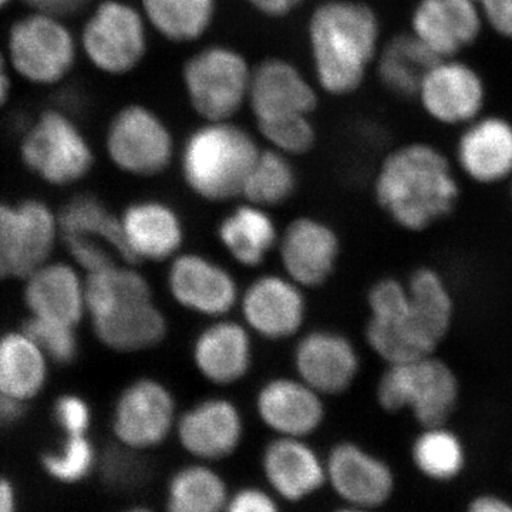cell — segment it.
<instances>
[{
	"mask_svg": "<svg viewBox=\"0 0 512 512\" xmlns=\"http://www.w3.org/2000/svg\"><path fill=\"white\" fill-rule=\"evenodd\" d=\"M367 349L383 363L436 355L450 336L457 303L439 269L420 265L410 274L377 278L366 292Z\"/></svg>",
	"mask_w": 512,
	"mask_h": 512,
	"instance_id": "cell-1",
	"label": "cell"
},
{
	"mask_svg": "<svg viewBox=\"0 0 512 512\" xmlns=\"http://www.w3.org/2000/svg\"><path fill=\"white\" fill-rule=\"evenodd\" d=\"M372 194L394 227L424 234L453 217L463 197V178L443 148L410 140L387 150L379 161Z\"/></svg>",
	"mask_w": 512,
	"mask_h": 512,
	"instance_id": "cell-2",
	"label": "cell"
},
{
	"mask_svg": "<svg viewBox=\"0 0 512 512\" xmlns=\"http://www.w3.org/2000/svg\"><path fill=\"white\" fill-rule=\"evenodd\" d=\"M86 299L94 336L111 352H147L158 348L170 333L153 286L136 265L119 262L87 274Z\"/></svg>",
	"mask_w": 512,
	"mask_h": 512,
	"instance_id": "cell-3",
	"label": "cell"
},
{
	"mask_svg": "<svg viewBox=\"0 0 512 512\" xmlns=\"http://www.w3.org/2000/svg\"><path fill=\"white\" fill-rule=\"evenodd\" d=\"M320 87L332 96L356 93L375 69L384 42L382 20L359 0H328L309 23Z\"/></svg>",
	"mask_w": 512,
	"mask_h": 512,
	"instance_id": "cell-4",
	"label": "cell"
},
{
	"mask_svg": "<svg viewBox=\"0 0 512 512\" xmlns=\"http://www.w3.org/2000/svg\"><path fill=\"white\" fill-rule=\"evenodd\" d=\"M460 400V377L439 353L384 365L375 384L382 412L410 414L419 427L450 423Z\"/></svg>",
	"mask_w": 512,
	"mask_h": 512,
	"instance_id": "cell-5",
	"label": "cell"
},
{
	"mask_svg": "<svg viewBox=\"0 0 512 512\" xmlns=\"http://www.w3.org/2000/svg\"><path fill=\"white\" fill-rule=\"evenodd\" d=\"M259 151L254 138L225 121L195 131L183 151L187 187L201 200L225 202L242 194Z\"/></svg>",
	"mask_w": 512,
	"mask_h": 512,
	"instance_id": "cell-6",
	"label": "cell"
},
{
	"mask_svg": "<svg viewBox=\"0 0 512 512\" xmlns=\"http://www.w3.org/2000/svg\"><path fill=\"white\" fill-rule=\"evenodd\" d=\"M12 73L33 86H53L72 72L77 43L62 18L29 10L13 20L5 39Z\"/></svg>",
	"mask_w": 512,
	"mask_h": 512,
	"instance_id": "cell-7",
	"label": "cell"
},
{
	"mask_svg": "<svg viewBox=\"0 0 512 512\" xmlns=\"http://www.w3.org/2000/svg\"><path fill=\"white\" fill-rule=\"evenodd\" d=\"M28 170L52 185H69L92 171L94 156L80 128L62 110L42 111L20 140Z\"/></svg>",
	"mask_w": 512,
	"mask_h": 512,
	"instance_id": "cell-8",
	"label": "cell"
},
{
	"mask_svg": "<svg viewBox=\"0 0 512 512\" xmlns=\"http://www.w3.org/2000/svg\"><path fill=\"white\" fill-rule=\"evenodd\" d=\"M484 74L463 56L437 59L417 90L416 101L424 116L444 128L460 130L487 111Z\"/></svg>",
	"mask_w": 512,
	"mask_h": 512,
	"instance_id": "cell-9",
	"label": "cell"
},
{
	"mask_svg": "<svg viewBox=\"0 0 512 512\" xmlns=\"http://www.w3.org/2000/svg\"><path fill=\"white\" fill-rule=\"evenodd\" d=\"M173 390L156 377H137L127 383L114 402L111 430L116 441L138 451L161 446L177 426Z\"/></svg>",
	"mask_w": 512,
	"mask_h": 512,
	"instance_id": "cell-10",
	"label": "cell"
},
{
	"mask_svg": "<svg viewBox=\"0 0 512 512\" xmlns=\"http://www.w3.org/2000/svg\"><path fill=\"white\" fill-rule=\"evenodd\" d=\"M184 79L194 109L211 123H220L241 109L251 73L238 53L211 47L192 57L185 66Z\"/></svg>",
	"mask_w": 512,
	"mask_h": 512,
	"instance_id": "cell-11",
	"label": "cell"
},
{
	"mask_svg": "<svg viewBox=\"0 0 512 512\" xmlns=\"http://www.w3.org/2000/svg\"><path fill=\"white\" fill-rule=\"evenodd\" d=\"M292 363L296 376L326 399L350 392L363 365L355 340L332 328H315L299 336Z\"/></svg>",
	"mask_w": 512,
	"mask_h": 512,
	"instance_id": "cell-12",
	"label": "cell"
},
{
	"mask_svg": "<svg viewBox=\"0 0 512 512\" xmlns=\"http://www.w3.org/2000/svg\"><path fill=\"white\" fill-rule=\"evenodd\" d=\"M165 286L181 309L211 320L227 318L242 292L231 271L198 252H181L171 259Z\"/></svg>",
	"mask_w": 512,
	"mask_h": 512,
	"instance_id": "cell-13",
	"label": "cell"
},
{
	"mask_svg": "<svg viewBox=\"0 0 512 512\" xmlns=\"http://www.w3.org/2000/svg\"><path fill=\"white\" fill-rule=\"evenodd\" d=\"M59 231V218L45 202H0V278H28L47 264Z\"/></svg>",
	"mask_w": 512,
	"mask_h": 512,
	"instance_id": "cell-14",
	"label": "cell"
},
{
	"mask_svg": "<svg viewBox=\"0 0 512 512\" xmlns=\"http://www.w3.org/2000/svg\"><path fill=\"white\" fill-rule=\"evenodd\" d=\"M306 289L284 275H259L241 292L239 311L252 335L282 342L295 338L308 319Z\"/></svg>",
	"mask_w": 512,
	"mask_h": 512,
	"instance_id": "cell-15",
	"label": "cell"
},
{
	"mask_svg": "<svg viewBox=\"0 0 512 512\" xmlns=\"http://www.w3.org/2000/svg\"><path fill=\"white\" fill-rule=\"evenodd\" d=\"M457 131L451 158L463 181L484 188L507 185L512 178V119L485 111Z\"/></svg>",
	"mask_w": 512,
	"mask_h": 512,
	"instance_id": "cell-16",
	"label": "cell"
},
{
	"mask_svg": "<svg viewBox=\"0 0 512 512\" xmlns=\"http://www.w3.org/2000/svg\"><path fill=\"white\" fill-rule=\"evenodd\" d=\"M326 473L332 490L350 507L380 510L396 494L392 464L356 441H339L330 448Z\"/></svg>",
	"mask_w": 512,
	"mask_h": 512,
	"instance_id": "cell-17",
	"label": "cell"
},
{
	"mask_svg": "<svg viewBox=\"0 0 512 512\" xmlns=\"http://www.w3.org/2000/svg\"><path fill=\"white\" fill-rule=\"evenodd\" d=\"M276 251L284 274L308 291L322 288L338 271L342 239L329 222L301 215L286 225Z\"/></svg>",
	"mask_w": 512,
	"mask_h": 512,
	"instance_id": "cell-18",
	"label": "cell"
},
{
	"mask_svg": "<svg viewBox=\"0 0 512 512\" xmlns=\"http://www.w3.org/2000/svg\"><path fill=\"white\" fill-rule=\"evenodd\" d=\"M407 30L437 59H446L464 56L488 28L476 0H416Z\"/></svg>",
	"mask_w": 512,
	"mask_h": 512,
	"instance_id": "cell-19",
	"label": "cell"
},
{
	"mask_svg": "<svg viewBox=\"0 0 512 512\" xmlns=\"http://www.w3.org/2000/svg\"><path fill=\"white\" fill-rule=\"evenodd\" d=\"M173 138L151 111L140 106L121 110L107 134V153L123 173L154 177L173 160Z\"/></svg>",
	"mask_w": 512,
	"mask_h": 512,
	"instance_id": "cell-20",
	"label": "cell"
},
{
	"mask_svg": "<svg viewBox=\"0 0 512 512\" xmlns=\"http://www.w3.org/2000/svg\"><path fill=\"white\" fill-rule=\"evenodd\" d=\"M82 47L97 69L111 74L130 72L146 52L143 20L123 3H101L84 25Z\"/></svg>",
	"mask_w": 512,
	"mask_h": 512,
	"instance_id": "cell-21",
	"label": "cell"
},
{
	"mask_svg": "<svg viewBox=\"0 0 512 512\" xmlns=\"http://www.w3.org/2000/svg\"><path fill=\"white\" fill-rule=\"evenodd\" d=\"M180 446L200 461L231 457L244 439L241 409L228 397H205L178 416L175 426Z\"/></svg>",
	"mask_w": 512,
	"mask_h": 512,
	"instance_id": "cell-22",
	"label": "cell"
},
{
	"mask_svg": "<svg viewBox=\"0 0 512 512\" xmlns=\"http://www.w3.org/2000/svg\"><path fill=\"white\" fill-rule=\"evenodd\" d=\"M259 420L279 437L308 439L325 424L326 397L296 377L266 380L255 394Z\"/></svg>",
	"mask_w": 512,
	"mask_h": 512,
	"instance_id": "cell-23",
	"label": "cell"
},
{
	"mask_svg": "<svg viewBox=\"0 0 512 512\" xmlns=\"http://www.w3.org/2000/svg\"><path fill=\"white\" fill-rule=\"evenodd\" d=\"M254 339L244 322L231 318L211 320L192 340V365L214 386H234L254 367Z\"/></svg>",
	"mask_w": 512,
	"mask_h": 512,
	"instance_id": "cell-24",
	"label": "cell"
},
{
	"mask_svg": "<svg viewBox=\"0 0 512 512\" xmlns=\"http://www.w3.org/2000/svg\"><path fill=\"white\" fill-rule=\"evenodd\" d=\"M119 217L131 265L140 262H170L183 252L184 221L167 202L134 201L124 208Z\"/></svg>",
	"mask_w": 512,
	"mask_h": 512,
	"instance_id": "cell-25",
	"label": "cell"
},
{
	"mask_svg": "<svg viewBox=\"0 0 512 512\" xmlns=\"http://www.w3.org/2000/svg\"><path fill=\"white\" fill-rule=\"evenodd\" d=\"M262 470L275 493L288 501H302L328 483L326 460L306 439L276 437L262 454Z\"/></svg>",
	"mask_w": 512,
	"mask_h": 512,
	"instance_id": "cell-26",
	"label": "cell"
},
{
	"mask_svg": "<svg viewBox=\"0 0 512 512\" xmlns=\"http://www.w3.org/2000/svg\"><path fill=\"white\" fill-rule=\"evenodd\" d=\"M248 96L258 123L298 114L308 116L318 106L311 84L298 69L278 59L266 60L251 73Z\"/></svg>",
	"mask_w": 512,
	"mask_h": 512,
	"instance_id": "cell-27",
	"label": "cell"
},
{
	"mask_svg": "<svg viewBox=\"0 0 512 512\" xmlns=\"http://www.w3.org/2000/svg\"><path fill=\"white\" fill-rule=\"evenodd\" d=\"M25 296L33 318L76 328L87 315L86 279L63 262L42 265L30 274Z\"/></svg>",
	"mask_w": 512,
	"mask_h": 512,
	"instance_id": "cell-28",
	"label": "cell"
},
{
	"mask_svg": "<svg viewBox=\"0 0 512 512\" xmlns=\"http://www.w3.org/2000/svg\"><path fill=\"white\" fill-rule=\"evenodd\" d=\"M279 234L274 218L258 205H238L217 227V238L232 261L247 269L259 268L278 247Z\"/></svg>",
	"mask_w": 512,
	"mask_h": 512,
	"instance_id": "cell-29",
	"label": "cell"
},
{
	"mask_svg": "<svg viewBox=\"0 0 512 512\" xmlns=\"http://www.w3.org/2000/svg\"><path fill=\"white\" fill-rule=\"evenodd\" d=\"M437 57L409 30L384 39L375 63L377 80L397 99L414 100L423 77Z\"/></svg>",
	"mask_w": 512,
	"mask_h": 512,
	"instance_id": "cell-30",
	"label": "cell"
},
{
	"mask_svg": "<svg viewBox=\"0 0 512 512\" xmlns=\"http://www.w3.org/2000/svg\"><path fill=\"white\" fill-rule=\"evenodd\" d=\"M410 461L414 470L427 481L454 483L467 470V446L448 424L420 427L410 446Z\"/></svg>",
	"mask_w": 512,
	"mask_h": 512,
	"instance_id": "cell-31",
	"label": "cell"
},
{
	"mask_svg": "<svg viewBox=\"0 0 512 512\" xmlns=\"http://www.w3.org/2000/svg\"><path fill=\"white\" fill-rule=\"evenodd\" d=\"M47 357L28 333L0 339V390L16 399H32L45 387Z\"/></svg>",
	"mask_w": 512,
	"mask_h": 512,
	"instance_id": "cell-32",
	"label": "cell"
},
{
	"mask_svg": "<svg viewBox=\"0 0 512 512\" xmlns=\"http://www.w3.org/2000/svg\"><path fill=\"white\" fill-rule=\"evenodd\" d=\"M57 218L63 239L99 242L113 249L121 261L130 264L121 232L120 217L114 215L99 198L90 194L74 197L64 205Z\"/></svg>",
	"mask_w": 512,
	"mask_h": 512,
	"instance_id": "cell-33",
	"label": "cell"
},
{
	"mask_svg": "<svg viewBox=\"0 0 512 512\" xmlns=\"http://www.w3.org/2000/svg\"><path fill=\"white\" fill-rule=\"evenodd\" d=\"M224 478L205 464L180 468L167 490V512H224L227 507Z\"/></svg>",
	"mask_w": 512,
	"mask_h": 512,
	"instance_id": "cell-34",
	"label": "cell"
},
{
	"mask_svg": "<svg viewBox=\"0 0 512 512\" xmlns=\"http://www.w3.org/2000/svg\"><path fill=\"white\" fill-rule=\"evenodd\" d=\"M298 187L295 170L281 151H261L241 197L258 207H279L291 200Z\"/></svg>",
	"mask_w": 512,
	"mask_h": 512,
	"instance_id": "cell-35",
	"label": "cell"
},
{
	"mask_svg": "<svg viewBox=\"0 0 512 512\" xmlns=\"http://www.w3.org/2000/svg\"><path fill=\"white\" fill-rule=\"evenodd\" d=\"M148 19L175 42L197 39L210 26L214 0H143Z\"/></svg>",
	"mask_w": 512,
	"mask_h": 512,
	"instance_id": "cell-36",
	"label": "cell"
},
{
	"mask_svg": "<svg viewBox=\"0 0 512 512\" xmlns=\"http://www.w3.org/2000/svg\"><path fill=\"white\" fill-rule=\"evenodd\" d=\"M144 451L116 443L101 454L99 470L101 481L114 491H133L143 487L151 476V467Z\"/></svg>",
	"mask_w": 512,
	"mask_h": 512,
	"instance_id": "cell-37",
	"label": "cell"
},
{
	"mask_svg": "<svg viewBox=\"0 0 512 512\" xmlns=\"http://www.w3.org/2000/svg\"><path fill=\"white\" fill-rule=\"evenodd\" d=\"M96 464V450L87 436H67L66 443L59 451L43 456L46 473L64 484L84 480Z\"/></svg>",
	"mask_w": 512,
	"mask_h": 512,
	"instance_id": "cell-38",
	"label": "cell"
},
{
	"mask_svg": "<svg viewBox=\"0 0 512 512\" xmlns=\"http://www.w3.org/2000/svg\"><path fill=\"white\" fill-rule=\"evenodd\" d=\"M259 131L281 153L302 156L315 146L316 133L306 114L259 121Z\"/></svg>",
	"mask_w": 512,
	"mask_h": 512,
	"instance_id": "cell-39",
	"label": "cell"
},
{
	"mask_svg": "<svg viewBox=\"0 0 512 512\" xmlns=\"http://www.w3.org/2000/svg\"><path fill=\"white\" fill-rule=\"evenodd\" d=\"M25 332L35 340L47 359L59 365H70L79 355V340L74 326L32 318L26 325Z\"/></svg>",
	"mask_w": 512,
	"mask_h": 512,
	"instance_id": "cell-40",
	"label": "cell"
},
{
	"mask_svg": "<svg viewBox=\"0 0 512 512\" xmlns=\"http://www.w3.org/2000/svg\"><path fill=\"white\" fill-rule=\"evenodd\" d=\"M53 412L67 436H86L92 424V409L83 397L63 394L56 400Z\"/></svg>",
	"mask_w": 512,
	"mask_h": 512,
	"instance_id": "cell-41",
	"label": "cell"
},
{
	"mask_svg": "<svg viewBox=\"0 0 512 512\" xmlns=\"http://www.w3.org/2000/svg\"><path fill=\"white\" fill-rule=\"evenodd\" d=\"M487 28L512 43V0H481Z\"/></svg>",
	"mask_w": 512,
	"mask_h": 512,
	"instance_id": "cell-42",
	"label": "cell"
},
{
	"mask_svg": "<svg viewBox=\"0 0 512 512\" xmlns=\"http://www.w3.org/2000/svg\"><path fill=\"white\" fill-rule=\"evenodd\" d=\"M224 512H279V508L271 495L248 487L229 498Z\"/></svg>",
	"mask_w": 512,
	"mask_h": 512,
	"instance_id": "cell-43",
	"label": "cell"
},
{
	"mask_svg": "<svg viewBox=\"0 0 512 512\" xmlns=\"http://www.w3.org/2000/svg\"><path fill=\"white\" fill-rule=\"evenodd\" d=\"M29 10L49 13L57 18L76 15L89 5L90 0H22Z\"/></svg>",
	"mask_w": 512,
	"mask_h": 512,
	"instance_id": "cell-44",
	"label": "cell"
},
{
	"mask_svg": "<svg viewBox=\"0 0 512 512\" xmlns=\"http://www.w3.org/2000/svg\"><path fill=\"white\" fill-rule=\"evenodd\" d=\"M464 512H512V500L503 494L480 493L468 501Z\"/></svg>",
	"mask_w": 512,
	"mask_h": 512,
	"instance_id": "cell-45",
	"label": "cell"
},
{
	"mask_svg": "<svg viewBox=\"0 0 512 512\" xmlns=\"http://www.w3.org/2000/svg\"><path fill=\"white\" fill-rule=\"evenodd\" d=\"M22 400L0 390V426L15 423L23 416Z\"/></svg>",
	"mask_w": 512,
	"mask_h": 512,
	"instance_id": "cell-46",
	"label": "cell"
},
{
	"mask_svg": "<svg viewBox=\"0 0 512 512\" xmlns=\"http://www.w3.org/2000/svg\"><path fill=\"white\" fill-rule=\"evenodd\" d=\"M5 49L0 46V110L8 106L13 90V76Z\"/></svg>",
	"mask_w": 512,
	"mask_h": 512,
	"instance_id": "cell-47",
	"label": "cell"
},
{
	"mask_svg": "<svg viewBox=\"0 0 512 512\" xmlns=\"http://www.w3.org/2000/svg\"><path fill=\"white\" fill-rule=\"evenodd\" d=\"M256 9L269 16H284L298 6L302 0H249Z\"/></svg>",
	"mask_w": 512,
	"mask_h": 512,
	"instance_id": "cell-48",
	"label": "cell"
},
{
	"mask_svg": "<svg viewBox=\"0 0 512 512\" xmlns=\"http://www.w3.org/2000/svg\"><path fill=\"white\" fill-rule=\"evenodd\" d=\"M0 512H18L15 488L5 478H0Z\"/></svg>",
	"mask_w": 512,
	"mask_h": 512,
	"instance_id": "cell-49",
	"label": "cell"
},
{
	"mask_svg": "<svg viewBox=\"0 0 512 512\" xmlns=\"http://www.w3.org/2000/svg\"><path fill=\"white\" fill-rule=\"evenodd\" d=\"M335 512H379V510H367V508H357L345 505V507L339 508V510Z\"/></svg>",
	"mask_w": 512,
	"mask_h": 512,
	"instance_id": "cell-50",
	"label": "cell"
},
{
	"mask_svg": "<svg viewBox=\"0 0 512 512\" xmlns=\"http://www.w3.org/2000/svg\"><path fill=\"white\" fill-rule=\"evenodd\" d=\"M13 0H0V13L5 12L6 9L12 5Z\"/></svg>",
	"mask_w": 512,
	"mask_h": 512,
	"instance_id": "cell-51",
	"label": "cell"
},
{
	"mask_svg": "<svg viewBox=\"0 0 512 512\" xmlns=\"http://www.w3.org/2000/svg\"><path fill=\"white\" fill-rule=\"evenodd\" d=\"M123 512H156V511L150 510V508H146V507H136V508H130V510H126Z\"/></svg>",
	"mask_w": 512,
	"mask_h": 512,
	"instance_id": "cell-52",
	"label": "cell"
},
{
	"mask_svg": "<svg viewBox=\"0 0 512 512\" xmlns=\"http://www.w3.org/2000/svg\"><path fill=\"white\" fill-rule=\"evenodd\" d=\"M505 187H507L508 200H510V204L512 207V178L510 181H508V184L505 185Z\"/></svg>",
	"mask_w": 512,
	"mask_h": 512,
	"instance_id": "cell-53",
	"label": "cell"
},
{
	"mask_svg": "<svg viewBox=\"0 0 512 512\" xmlns=\"http://www.w3.org/2000/svg\"><path fill=\"white\" fill-rule=\"evenodd\" d=\"M476 2L481 3V0H476Z\"/></svg>",
	"mask_w": 512,
	"mask_h": 512,
	"instance_id": "cell-54",
	"label": "cell"
}]
</instances>
